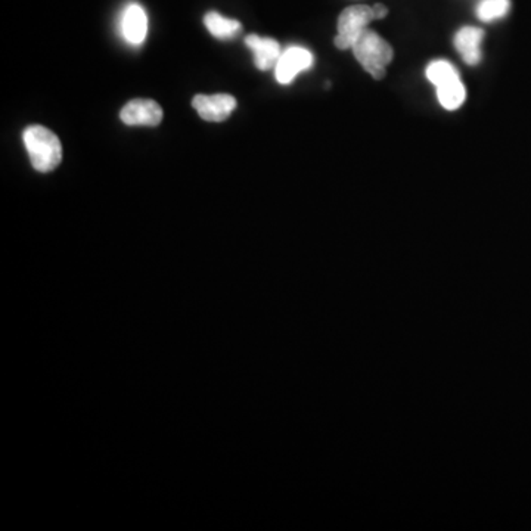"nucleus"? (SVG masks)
<instances>
[{"label":"nucleus","mask_w":531,"mask_h":531,"mask_svg":"<svg viewBox=\"0 0 531 531\" xmlns=\"http://www.w3.org/2000/svg\"><path fill=\"white\" fill-rule=\"evenodd\" d=\"M313 65V55L310 50L301 46H291L283 50L278 64L274 66V75L281 84H290L301 71H306Z\"/></svg>","instance_id":"nucleus-4"},{"label":"nucleus","mask_w":531,"mask_h":531,"mask_svg":"<svg viewBox=\"0 0 531 531\" xmlns=\"http://www.w3.org/2000/svg\"><path fill=\"white\" fill-rule=\"evenodd\" d=\"M374 20L372 8L365 4H354L344 9L338 18V34L334 40L336 48L341 50L352 49Z\"/></svg>","instance_id":"nucleus-3"},{"label":"nucleus","mask_w":531,"mask_h":531,"mask_svg":"<svg viewBox=\"0 0 531 531\" xmlns=\"http://www.w3.org/2000/svg\"><path fill=\"white\" fill-rule=\"evenodd\" d=\"M425 75L430 80V83L434 86H441V84L452 82V80L459 79V73H457V66L444 59L439 61H432L425 70Z\"/></svg>","instance_id":"nucleus-12"},{"label":"nucleus","mask_w":531,"mask_h":531,"mask_svg":"<svg viewBox=\"0 0 531 531\" xmlns=\"http://www.w3.org/2000/svg\"><path fill=\"white\" fill-rule=\"evenodd\" d=\"M22 139L36 170L48 173L59 166L63 160V146L54 132L43 126H30L24 130Z\"/></svg>","instance_id":"nucleus-1"},{"label":"nucleus","mask_w":531,"mask_h":531,"mask_svg":"<svg viewBox=\"0 0 531 531\" xmlns=\"http://www.w3.org/2000/svg\"><path fill=\"white\" fill-rule=\"evenodd\" d=\"M245 45L253 50L254 64L258 70L267 71L278 64L283 50L276 40L270 38H260L257 34H249L245 38Z\"/></svg>","instance_id":"nucleus-8"},{"label":"nucleus","mask_w":531,"mask_h":531,"mask_svg":"<svg viewBox=\"0 0 531 531\" xmlns=\"http://www.w3.org/2000/svg\"><path fill=\"white\" fill-rule=\"evenodd\" d=\"M372 13H374L375 20H382V18L387 17V13H388V9L381 4H375L372 6Z\"/></svg>","instance_id":"nucleus-14"},{"label":"nucleus","mask_w":531,"mask_h":531,"mask_svg":"<svg viewBox=\"0 0 531 531\" xmlns=\"http://www.w3.org/2000/svg\"><path fill=\"white\" fill-rule=\"evenodd\" d=\"M484 31L478 27H462L455 36V48L465 64L477 65L482 61V43Z\"/></svg>","instance_id":"nucleus-9"},{"label":"nucleus","mask_w":531,"mask_h":531,"mask_svg":"<svg viewBox=\"0 0 531 531\" xmlns=\"http://www.w3.org/2000/svg\"><path fill=\"white\" fill-rule=\"evenodd\" d=\"M509 8V0H482L477 6V17L483 22H496L505 17Z\"/></svg>","instance_id":"nucleus-13"},{"label":"nucleus","mask_w":531,"mask_h":531,"mask_svg":"<svg viewBox=\"0 0 531 531\" xmlns=\"http://www.w3.org/2000/svg\"><path fill=\"white\" fill-rule=\"evenodd\" d=\"M357 61L375 80L386 75L387 65L393 59V48L379 34L366 30L352 48Z\"/></svg>","instance_id":"nucleus-2"},{"label":"nucleus","mask_w":531,"mask_h":531,"mask_svg":"<svg viewBox=\"0 0 531 531\" xmlns=\"http://www.w3.org/2000/svg\"><path fill=\"white\" fill-rule=\"evenodd\" d=\"M466 91L461 79H455L448 83L437 86V100L441 107L448 111H455L465 102Z\"/></svg>","instance_id":"nucleus-10"},{"label":"nucleus","mask_w":531,"mask_h":531,"mask_svg":"<svg viewBox=\"0 0 531 531\" xmlns=\"http://www.w3.org/2000/svg\"><path fill=\"white\" fill-rule=\"evenodd\" d=\"M208 31L217 39H232L239 33L241 22L222 17L221 13H208L204 18Z\"/></svg>","instance_id":"nucleus-11"},{"label":"nucleus","mask_w":531,"mask_h":531,"mask_svg":"<svg viewBox=\"0 0 531 531\" xmlns=\"http://www.w3.org/2000/svg\"><path fill=\"white\" fill-rule=\"evenodd\" d=\"M121 34L126 42L137 46L144 43L148 33V17L141 4H130L121 15Z\"/></svg>","instance_id":"nucleus-7"},{"label":"nucleus","mask_w":531,"mask_h":531,"mask_svg":"<svg viewBox=\"0 0 531 531\" xmlns=\"http://www.w3.org/2000/svg\"><path fill=\"white\" fill-rule=\"evenodd\" d=\"M120 118L127 126H158L162 109L152 100H133L123 107Z\"/></svg>","instance_id":"nucleus-5"},{"label":"nucleus","mask_w":531,"mask_h":531,"mask_svg":"<svg viewBox=\"0 0 531 531\" xmlns=\"http://www.w3.org/2000/svg\"><path fill=\"white\" fill-rule=\"evenodd\" d=\"M194 109L205 121H223L232 114L237 107V100L232 95H196L192 100Z\"/></svg>","instance_id":"nucleus-6"}]
</instances>
